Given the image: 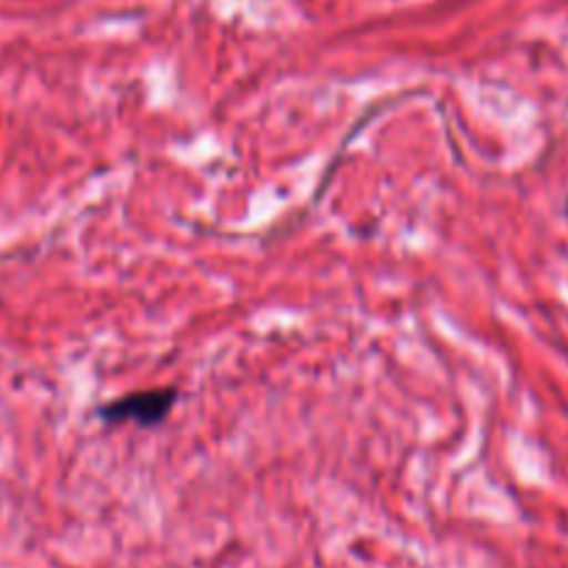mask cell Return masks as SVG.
Instances as JSON below:
<instances>
[{"label":"cell","mask_w":568,"mask_h":568,"mask_svg":"<svg viewBox=\"0 0 568 568\" xmlns=\"http://www.w3.org/2000/svg\"><path fill=\"white\" fill-rule=\"evenodd\" d=\"M178 403L175 388H153V392H136L128 397L103 405L100 416L105 425H139L155 427L166 419L172 405Z\"/></svg>","instance_id":"cell-1"},{"label":"cell","mask_w":568,"mask_h":568,"mask_svg":"<svg viewBox=\"0 0 568 568\" xmlns=\"http://www.w3.org/2000/svg\"><path fill=\"white\" fill-rule=\"evenodd\" d=\"M566 216H568V203H566Z\"/></svg>","instance_id":"cell-2"}]
</instances>
